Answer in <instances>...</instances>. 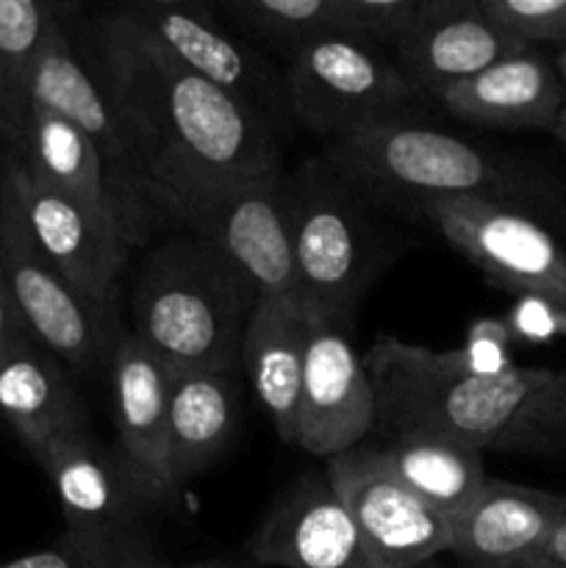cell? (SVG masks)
Masks as SVG:
<instances>
[{"label":"cell","mask_w":566,"mask_h":568,"mask_svg":"<svg viewBox=\"0 0 566 568\" xmlns=\"http://www.w3.org/2000/svg\"><path fill=\"white\" fill-rule=\"evenodd\" d=\"M117 447L166 494L175 497L170 475V366L133 333H120L109 358Z\"/></svg>","instance_id":"obj_19"},{"label":"cell","mask_w":566,"mask_h":568,"mask_svg":"<svg viewBox=\"0 0 566 568\" xmlns=\"http://www.w3.org/2000/svg\"><path fill=\"white\" fill-rule=\"evenodd\" d=\"M375 427V392L347 327L309 311V344L292 447L331 460L366 444Z\"/></svg>","instance_id":"obj_14"},{"label":"cell","mask_w":566,"mask_h":568,"mask_svg":"<svg viewBox=\"0 0 566 568\" xmlns=\"http://www.w3.org/2000/svg\"><path fill=\"white\" fill-rule=\"evenodd\" d=\"M375 392L377 427L388 436L431 433L475 449H508L516 427L560 381L558 369L514 366L494 377L469 375L453 349L420 347L381 333L364 358Z\"/></svg>","instance_id":"obj_2"},{"label":"cell","mask_w":566,"mask_h":568,"mask_svg":"<svg viewBox=\"0 0 566 568\" xmlns=\"http://www.w3.org/2000/svg\"><path fill=\"white\" fill-rule=\"evenodd\" d=\"M555 70H558V75H560V81L566 83V48L560 50L558 53V61H555Z\"/></svg>","instance_id":"obj_39"},{"label":"cell","mask_w":566,"mask_h":568,"mask_svg":"<svg viewBox=\"0 0 566 568\" xmlns=\"http://www.w3.org/2000/svg\"><path fill=\"white\" fill-rule=\"evenodd\" d=\"M111 11L166 59L253 105L275 125L281 114H286L283 75H277L250 44L228 33L225 26L216 22L214 11L200 0H144Z\"/></svg>","instance_id":"obj_12"},{"label":"cell","mask_w":566,"mask_h":568,"mask_svg":"<svg viewBox=\"0 0 566 568\" xmlns=\"http://www.w3.org/2000/svg\"><path fill=\"white\" fill-rule=\"evenodd\" d=\"M31 458L53 486L67 536L125 558H153L150 525L172 497L117 444L109 447L81 427L48 442Z\"/></svg>","instance_id":"obj_7"},{"label":"cell","mask_w":566,"mask_h":568,"mask_svg":"<svg viewBox=\"0 0 566 568\" xmlns=\"http://www.w3.org/2000/svg\"><path fill=\"white\" fill-rule=\"evenodd\" d=\"M175 222L228 255L264 297L297 294L289 233L286 172L222 189Z\"/></svg>","instance_id":"obj_15"},{"label":"cell","mask_w":566,"mask_h":568,"mask_svg":"<svg viewBox=\"0 0 566 568\" xmlns=\"http://www.w3.org/2000/svg\"><path fill=\"white\" fill-rule=\"evenodd\" d=\"M322 155L372 203L386 200L416 211L438 200H483L527 214L542 200V183L530 170L420 122L364 128L327 142Z\"/></svg>","instance_id":"obj_4"},{"label":"cell","mask_w":566,"mask_h":568,"mask_svg":"<svg viewBox=\"0 0 566 568\" xmlns=\"http://www.w3.org/2000/svg\"><path fill=\"white\" fill-rule=\"evenodd\" d=\"M511 347V325L499 320H477L466 331L464 344L453 349L455 361L464 366L469 375L494 377L514 369V361L508 358Z\"/></svg>","instance_id":"obj_30"},{"label":"cell","mask_w":566,"mask_h":568,"mask_svg":"<svg viewBox=\"0 0 566 568\" xmlns=\"http://www.w3.org/2000/svg\"><path fill=\"white\" fill-rule=\"evenodd\" d=\"M486 14L503 31L533 44H560L566 48V0H481Z\"/></svg>","instance_id":"obj_29"},{"label":"cell","mask_w":566,"mask_h":568,"mask_svg":"<svg viewBox=\"0 0 566 568\" xmlns=\"http://www.w3.org/2000/svg\"><path fill=\"white\" fill-rule=\"evenodd\" d=\"M122 568H236L228 560H198V564H183V566H164V564H155L153 558H142V560H133V564H125Z\"/></svg>","instance_id":"obj_37"},{"label":"cell","mask_w":566,"mask_h":568,"mask_svg":"<svg viewBox=\"0 0 566 568\" xmlns=\"http://www.w3.org/2000/svg\"><path fill=\"white\" fill-rule=\"evenodd\" d=\"M9 150L17 153V159L28 166L31 175H37L39 181L48 183L55 192L70 194L78 203L92 209L94 214L103 216L105 222H111L125 236L131 250L137 247L120 203L114 197V189H111L103 164L98 159V150L75 125L39 109V105L28 103L20 142Z\"/></svg>","instance_id":"obj_24"},{"label":"cell","mask_w":566,"mask_h":568,"mask_svg":"<svg viewBox=\"0 0 566 568\" xmlns=\"http://www.w3.org/2000/svg\"><path fill=\"white\" fill-rule=\"evenodd\" d=\"M309 344V308L300 294L259 300L253 320L244 331L239 366L264 405L277 438L292 444L297 422L300 383Z\"/></svg>","instance_id":"obj_22"},{"label":"cell","mask_w":566,"mask_h":568,"mask_svg":"<svg viewBox=\"0 0 566 568\" xmlns=\"http://www.w3.org/2000/svg\"><path fill=\"white\" fill-rule=\"evenodd\" d=\"M286 114L327 142L392 122H416L422 92L386 50L325 33L289 55Z\"/></svg>","instance_id":"obj_6"},{"label":"cell","mask_w":566,"mask_h":568,"mask_svg":"<svg viewBox=\"0 0 566 568\" xmlns=\"http://www.w3.org/2000/svg\"><path fill=\"white\" fill-rule=\"evenodd\" d=\"M420 0H333L336 33L394 50L408 31Z\"/></svg>","instance_id":"obj_28"},{"label":"cell","mask_w":566,"mask_h":568,"mask_svg":"<svg viewBox=\"0 0 566 568\" xmlns=\"http://www.w3.org/2000/svg\"><path fill=\"white\" fill-rule=\"evenodd\" d=\"M508 449H566V369L511 436Z\"/></svg>","instance_id":"obj_31"},{"label":"cell","mask_w":566,"mask_h":568,"mask_svg":"<svg viewBox=\"0 0 566 568\" xmlns=\"http://www.w3.org/2000/svg\"><path fill=\"white\" fill-rule=\"evenodd\" d=\"M294 283L311 314L347 327L355 305L388 258L375 203L325 155L286 175Z\"/></svg>","instance_id":"obj_5"},{"label":"cell","mask_w":566,"mask_h":568,"mask_svg":"<svg viewBox=\"0 0 566 568\" xmlns=\"http://www.w3.org/2000/svg\"><path fill=\"white\" fill-rule=\"evenodd\" d=\"M92 53L161 216L283 172L275 122L166 59L114 11L94 20Z\"/></svg>","instance_id":"obj_1"},{"label":"cell","mask_w":566,"mask_h":568,"mask_svg":"<svg viewBox=\"0 0 566 568\" xmlns=\"http://www.w3.org/2000/svg\"><path fill=\"white\" fill-rule=\"evenodd\" d=\"M0 419L28 453L89 427L72 372L31 336L0 349Z\"/></svg>","instance_id":"obj_21"},{"label":"cell","mask_w":566,"mask_h":568,"mask_svg":"<svg viewBox=\"0 0 566 568\" xmlns=\"http://www.w3.org/2000/svg\"><path fill=\"white\" fill-rule=\"evenodd\" d=\"M553 133L560 139V142H566V103L560 105L558 120H555V125H553Z\"/></svg>","instance_id":"obj_38"},{"label":"cell","mask_w":566,"mask_h":568,"mask_svg":"<svg viewBox=\"0 0 566 568\" xmlns=\"http://www.w3.org/2000/svg\"><path fill=\"white\" fill-rule=\"evenodd\" d=\"M28 103L61 116L75 125L98 150L114 197L120 203L133 244L148 242L159 209L150 197L148 178L139 166L133 144L111 105L109 94L98 83L94 72L78 59L70 26L59 28L44 53L39 55L28 78Z\"/></svg>","instance_id":"obj_9"},{"label":"cell","mask_w":566,"mask_h":568,"mask_svg":"<svg viewBox=\"0 0 566 568\" xmlns=\"http://www.w3.org/2000/svg\"><path fill=\"white\" fill-rule=\"evenodd\" d=\"M64 6L50 0H0V61L28 98V78L59 28L67 26Z\"/></svg>","instance_id":"obj_27"},{"label":"cell","mask_w":566,"mask_h":568,"mask_svg":"<svg viewBox=\"0 0 566 568\" xmlns=\"http://www.w3.org/2000/svg\"><path fill=\"white\" fill-rule=\"evenodd\" d=\"M242 416L239 369L170 372V447L172 486L194 480L231 447Z\"/></svg>","instance_id":"obj_23"},{"label":"cell","mask_w":566,"mask_h":568,"mask_svg":"<svg viewBox=\"0 0 566 568\" xmlns=\"http://www.w3.org/2000/svg\"><path fill=\"white\" fill-rule=\"evenodd\" d=\"M458 120L499 131H553L566 103L558 70L533 48L519 50L438 94Z\"/></svg>","instance_id":"obj_20"},{"label":"cell","mask_w":566,"mask_h":568,"mask_svg":"<svg viewBox=\"0 0 566 568\" xmlns=\"http://www.w3.org/2000/svg\"><path fill=\"white\" fill-rule=\"evenodd\" d=\"M416 568H461V566L458 564H444L442 558H433V560H427V564H422Z\"/></svg>","instance_id":"obj_40"},{"label":"cell","mask_w":566,"mask_h":568,"mask_svg":"<svg viewBox=\"0 0 566 568\" xmlns=\"http://www.w3.org/2000/svg\"><path fill=\"white\" fill-rule=\"evenodd\" d=\"M519 50L527 48L486 14L481 0H420L394 61L422 94L438 100Z\"/></svg>","instance_id":"obj_17"},{"label":"cell","mask_w":566,"mask_h":568,"mask_svg":"<svg viewBox=\"0 0 566 568\" xmlns=\"http://www.w3.org/2000/svg\"><path fill=\"white\" fill-rule=\"evenodd\" d=\"M325 477L377 568H416L449 552V519L388 469L377 444L325 460Z\"/></svg>","instance_id":"obj_13"},{"label":"cell","mask_w":566,"mask_h":568,"mask_svg":"<svg viewBox=\"0 0 566 568\" xmlns=\"http://www.w3.org/2000/svg\"><path fill=\"white\" fill-rule=\"evenodd\" d=\"M416 211L492 286L542 300L566 316V250L542 222L483 200H438Z\"/></svg>","instance_id":"obj_10"},{"label":"cell","mask_w":566,"mask_h":568,"mask_svg":"<svg viewBox=\"0 0 566 568\" xmlns=\"http://www.w3.org/2000/svg\"><path fill=\"white\" fill-rule=\"evenodd\" d=\"M222 9L236 28L286 53V59L303 44L336 33L333 0H228Z\"/></svg>","instance_id":"obj_26"},{"label":"cell","mask_w":566,"mask_h":568,"mask_svg":"<svg viewBox=\"0 0 566 568\" xmlns=\"http://www.w3.org/2000/svg\"><path fill=\"white\" fill-rule=\"evenodd\" d=\"M0 277L33 342L53 353L72 377H89L111 358L120 333L114 305L83 297L39 255L0 183Z\"/></svg>","instance_id":"obj_8"},{"label":"cell","mask_w":566,"mask_h":568,"mask_svg":"<svg viewBox=\"0 0 566 568\" xmlns=\"http://www.w3.org/2000/svg\"><path fill=\"white\" fill-rule=\"evenodd\" d=\"M28 116V98L17 89V83L11 81L9 70L0 61V139L6 142V148H14L20 142L22 125H26Z\"/></svg>","instance_id":"obj_33"},{"label":"cell","mask_w":566,"mask_h":568,"mask_svg":"<svg viewBox=\"0 0 566 568\" xmlns=\"http://www.w3.org/2000/svg\"><path fill=\"white\" fill-rule=\"evenodd\" d=\"M519 568H566V566H558V564H547V560H533V564H525Z\"/></svg>","instance_id":"obj_41"},{"label":"cell","mask_w":566,"mask_h":568,"mask_svg":"<svg viewBox=\"0 0 566 568\" xmlns=\"http://www.w3.org/2000/svg\"><path fill=\"white\" fill-rule=\"evenodd\" d=\"M566 516V497L488 477L475 503L449 525V552L461 568H519L542 555Z\"/></svg>","instance_id":"obj_18"},{"label":"cell","mask_w":566,"mask_h":568,"mask_svg":"<svg viewBox=\"0 0 566 568\" xmlns=\"http://www.w3.org/2000/svg\"><path fill=\"white\" fill-rule=\"evenodd\" d=\"M514 331L527 338H542L547 336V331H566V316L542 300L522 297L514 314Z\"/></svg>","instance_id":"obj_34"},{"label":"cell","mask_w":566,"mask_h":568,"mask_svg":"<svg viewBox=\"0 0 566 568\" xmlns=\"http://www.w3.org/2000/svg\"><path fill=\"white\" fill-rule=\"evenodd\" d=\"M31 333L22 325L20 314H17L14 303H11L9 292L3 286V277H0V349H6L9 344L20 342V338H28Z\"/></svg>","instance_id":"obj_35"},{"label":"cell","mask_w":566,"mask_h":568,"mask_svg":"<svg viewBox=\"0 0 566 568\" xmlns=\"http://www.w3.org/2000/svg\"><path fill=\"white\" fill-rule=\"evenodd\" d=\"M536 560H547V564L566 566V516L555 525V530L549 532L547 544H544L542 555Z\"/></svg>","instance_id":"obj_36"},{"label":"cell","mask_w":566,"mask_h":568,"mask_svg":"<svg viewBox=\"0 0 566 568\" xmlns=\"http://www.w3.org/2000/svg\"><path fill=\"white\" fill-rule=\"evenodd\" d=\"M247 552L264 568H377L325 469L303 471L277 491Z\"/></svg>","instance_id":"obj_16"},{"label":"cell","mask_w":566,"mask_h":568,"mask_svg":"<svg viewBox=\"0 0 566 568\" xmlns=\"http://www.w3.org/2000/svg\"><path fill=\"white\" fill-rule=\"evenodd\" d=\"M0 183L44 261L83 297L114 305L117 281L128 266L131 244L103 216L28 172L11 153H0Z\"/></svg>","instance_id":"obj_11"},{"label":"cell","mask_w":566,"mask_h":568,"mask_svg":"<svg viewBox=\"0 0 566 568\" xmlns=\"http://www.w3.org/2000/svg\"><path fill=\"white\" fill-rule=\"evenodd\" d=\"M388 469L453 525L486 486L481 449L431 433H400L377 444Z\"/></svg>","instance_id":"obj_25"},{"label":"cell","mask_w":566,"mask_h":568,"mask_svg":"<svg viewBox=\"0 0 566 568\" xmlns=\"http://www.w3.org/2000/svg\"><path fill=\"white\" fill-rule=\"evenodd\" d=\"M133 560L142 558H125V555L111 552L98 544L78 541V538L61 532L59 541L50 544V547L22 555L9 564H0V568H122Z\"/></svg>","instance_id":"obj_32"},{"label":"cell","mask_w":566,"mask_h":568,"mask_svg":"<svg viewBox=\"0 0 566 568\" xmlns=\"http://www.w3.org/2000/svg\"><path fill=\"white\" fill-rule=\"evenodd\" d=\"M259 300L222 250L181 233L144 255L131 292V333L170 369H239Z\"/></svg>","instance_id":"obj_3"}]
</instances>
